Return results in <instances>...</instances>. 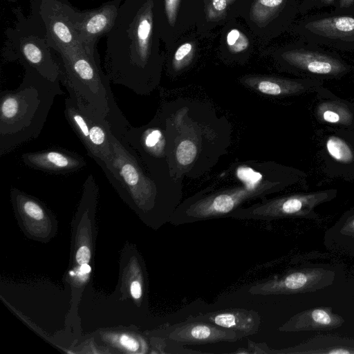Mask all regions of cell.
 <instances>
[{
	"label": "cell",
	"instance_id": "34",
	"mask_svg": "<svg viewBox=\"0 0 354 354\" xmlns=\"http://www.w3.org/2000/svg\"><path fill=\"white\" fill-rule=\"evenodd\" d=\"M170 1H171V0H170Z\"/></svg>",
	"mask_w": 354,
	"mask_h": 354
},
{
	"label": "cell",
	"instance_id": "19",
	"mask_svg": "<svg viewBox=\"0 0 354 354\" xmlns=\"http://www.w3.org/2000/svg\"><path fill=\"white\" fill-rule=\"evenodd\" d=\"M40 44L39 39H24L17 50V58L24 67L31 68L52 81H59V71L56 60L48 48Z\"/></svg>",
	"mask_w": 354,
	"mask_h": 354
},
{
	"label": "cell",
	"instance_id": "24",
	"mask_svg": "<svg viewBox=\"0 0 354 354\" xmlns=\"http://www.w3.org/2000/svg\"><path fill=\"white\" fill-rule=\"evenodd\" d=\"M120 343L126 348L131 351H137L140 346L138 342L134 338L125 335L120 337Z\"/></svg>",
	"mask_w": 354,
	"mask_h": 354
},
{
	"label": "cell",
	"instance_id": "6",
	"mask_svg": "<svg viewBox=\"0 0 354 354\" xmlns=\"http://www.w3.org/2000/svg\"><path fill=\"white\" fill-rule=\"evenodd\" d=\"M337 190L328 189L307 193H295L263 198L261 201L247 207H239L228 217L241 220L272 221L281 218L317 220L319 215L315 208L335 199Z\"/></svg>",
	"mask_w": 354,
	"mask_h": 354
},
{
	"label": "cell",
	"instance_id": "18",
	"mask_svg": "<svg viewBox=\"0 0 354 354\" xmlns=\"http://www.w3.org/2000/svg\"><path fill=\"white\" fill-rule=\"evenodd\" d=\"M118 6H106L79 15L74 13V26L84 46L94 47L96 39L107 33L114 22Z\"/></svg>",
	"mask_w": 354,
	"mask_h": 354
},
{
	"label": "cell",
	"instance_id": "31",
	"mask_svg": "<svg viewBox=\"0 0 354 354\" xmlns=\"http://www.w3.org/2000/svg\"><path fill=\"white\" fill-rule=\"evenodd\" d=\"M80 271L82 273H88L91 271V268L87 263L81 265Z\"/></svg>",
	"mask_w": 354,
	"mask_h": 354
},
{
	"label": "cell",
	"instance_id": "25",
	"mask_svg": "<svg viewBox=\"0 0 354 354\" xmlns=\"http://www.w3.org/2000/svg\"><path fill=\"white\" fill-rule=\"evenodd\" d=\"M192 50V45L189 43L183 44L177 50L175 54V59L177 61L183 59Z\"/></svg>",
	"mask_w": 354,
	"mask_h": 354
},
{
	"label": "cell",
	"instance_id": "21",
	"mask_svg": "<svg viewBox=\"0 0 354 354\" xmlns=\"http://www.w3.org/2000/svg\"><path fill=\"white\" fill-rule=\"evenodd\" d=\"M324 244L330 250L354 257V208L344 212L326 230Z\"/></svg>",
	"mask_w": 354,
	"mask_h": 354
},
{
	"label": "cell",
	"instance_id": "9",
	"mask_svg": "<svg viewBox=\"0 0 354 354\" xmlns=\"http://www.w3.org/2000/svg\"><path fill=\"white\" fill-rule=\"evenodd\" d=\"M319 153L326 176L354 181V129H326L322 135Z\"/></svg>",
	"mask_w": 354,
	"mask_h": 354
},
{
	"label": "cell",
	"instance_id": "14",
	"mask_svg": "<svg viewBox=\"0 0 354 354\" xmlns=\"http://www.w3.org/2000/svg\"><path fill=\"white\" fill-rule=\"evenodd\" d=\"M254 350L257 354H354V338L321 335L281 349L255 342Z\"/></svg>",
	"mask_w": 354,
	"mask_h": 354
},
{
	"label": "cell",
	"instance_id": "33",
	"mask_svg": "<svg viewBox=\"0 0 354 354\" xmlns=\"http://www.w3.org/2000/svg\"><path fill=\"white\" fill-rule=\"evenodd\" d=\"M326 1H333V0H326Z\"/></svg>",
	"mask_w": 354,
	"mask_h": 354
},
{
	"label": "cell",
	"instance_id": "13",
	"mask_svg": "<svg viewBox=\"0 0 354 354\" xmlns=\"http://www.w3.org/2000/svg\"><path fill=\"white\" fill-rule=\"evenodd\" d=\"M21 160L26 166L52 174H67L86 166V160L79 153L59 147L27 152Z\"/></svg>",
	"mask_w": 354,
	"mask_h": 354
},
{
	"label": "cell",
	"instance_id": "20",
	"mask_svg": "<svg viewBox=\"0 0 354 354\" xmlns=\"http://www.w3.org/2000/svg\"><path fill=\"white\" fill-rule=\"evenodd\" d=\"M248 85L261 93L274 97H288L316 93L323 86V82L305 79H263L249 80Z\"/></svg>",
	"mask_w": 354,
	"mask_h": 354
},
{
	"label": "cell",
	"instance_id": "32",
	"mask_svg": "<svg viewBox=\"0 0 354 354\" xmlns=\"http://www.w3.org/2000/svg\"><path fill=\"white\" fill-rule=\"evenodd\" d=\"M234 353H239V354H242V353H247V354H250V352L248 351V348H239L236 351L234 352Z\"/></svg>",
	"mask_w": 354,
	"mask_h": 354
},
{
	"label": "cell",
	"instance_id": "1",
	"mask_svg": "<svg viewBox=\"0 0 354 354\" xmlns=\"http://www.w3.org/2000/svg\"><path fill=\"white\" fill-rule=\"evenodd\" d=\"M236 184L202 191L180 203L169 222L172 225L228 217L246 201L304 183L302 170L273 162L236 165L230 169Z\"/></svg>",
	"mask_w": 354,
	"mask_h": 354
},
{
	"label": "cell",
	"instance_id": "11",
	"mask_svg": "<svg viewBox=\"0 0 354 354\" xmlns=\"http://www.w3.org/2000/svg\"><path fill=\"white\" fill-rule=\"evenodd\" d=\"M51 1L41 10L48 44L59 54L83 46L75 29L73 10L70 11L66 6Z\"/></svg>",
	"mask_w": 354,
	"mask_h": 354
},
{
	"label": "cell",
	"instance_id": "2",
	"mask_svg": "<svg viewBox=\"0 0 354 354\" xmlns=\"http://www.w3.org/2000/svg\"><path fill=\"white\" fill-rule=\"evenodd\" d=\"M185 103L181 108H171L169 104H163L157 112L162 122L167 142V164L172 179L180 183V178L188 175L192 170L205 171V160H210L214 156L223 153L226 147L225 129L218 131V118H205V108L196 106V103Z\"/></svg>",
	"mask_w": 354,
	"mask_h": 354
},
{
	"label": "cell",
	"instance_id": "5",
	"mask_svg": "<svg viewBox=\"0 0 354 354\" xmlns=\"http://www.w3.org/2000/svg\"><path fill=\"white\" fill-rule=\"evenodd\" d=\"M111 144V158L101 167L109 183L138 205L158 212L163 223L169 222L180 204V187L153 175L122 136L113 130Z\"/></svg>",
	"mask_w": 354,
	"mask_h": 354
},
{
	"label": "cell",
	"instance_id": "7",
	"mask_svg": "<svg viewBox=\"0 0 354 354\" xmlns=\"http://www.w3.org/2000/svg\"><path fill=\"white\" fill-rule=\"evenodd\" d=\"M65 100L64 115L85 147L88 155L101 167L111 158L109 121L73 93Z\"/></svg>",
	"mask_w": 354,
	"mask_h": 354
},
{
	"label": "cell",
	"instance_id": "3",
	"mask_svg": "<svg viewBox=\"0 0 354 354\" xmlns=\"http://www.w3.org/2000/svg\"><path fill=\"white\" fill-rule=\"evenodd\" d=\"M25 68L19 86L0 94V156L37 138L57 95L60 81H52L37 71Z\"/></svg>",
	"mask_w": 354,
	"mask_h": 354
},
{
	"label": "cell",
	"instance_id": "27",
	"mask_svg": "<svg viewBox=\"0 0 354 354\" xmlns=\"http://www.w3.org/2000/svg\"><path fill=\"white\" fill-rule=\"evenodd\" d=\"M240 36V32L236 29L232 30L227 35V41L229 46H233Z\"/></svg>",
	"mask_w": 354,
	"mask_h": 354
},
{
	"label": "cell",
	"instance_id": "12",
	"mask_svg": "<svg viewBox=\"0 0 354 354\" xmlns=\"http://www.w3.org/2000/svg\"><path fill=\"white\" fill-rule=\"evenodd\" d=\"M286 59L295 69L313 80L339 78L349 71L348 66L339 59L310 50L289 53Z\"/></svg>",
	"mask_w": 354,
	"mask_h": 354
},
{
	"label": "cell",
	"instance_id": "16",
	"mask_svg": "<svg viewBox=\"0 0 354 354\" xmlns=\"http://www.w3.org/2000/svg\"><path fill=\"white\" fill-rule=\"evenodd\" d=\"M186 319L203 321L232 330L242 338L257 333L261 322L257 311L241 308L199 313Z\"/></svg>",
	"mask_w": 354,
	"mask_h": 354
},
{
	"label": "cell",
	"instance_id": "23",
	"mask_svg": "<svg viewBox=\"0 0 354 354\" xmlns=\"http://www.w3.org/2000/svg\"><path fill=\"white\" fill-rule=\"evenodd\" d=\"M91 257V252L88 247L82 246L79 248L76 254V260L80 265L87 263Z\"/></svg>",
	"mask_w": 354,
	"mask_h": 354
},
{
	"label": "cell",
	"instance_id": "22",
	"mask_svg": "<svg viewBox=\"0 0 354 354\" xmlns=\"http://www.w3.org/2000/svg\"><path fill=\"white\" fill-rule=\"evenodd\" d=\"M312 32L333 39L354 40V18L350 17H331L307 24Z\"/></svg>",
	"mask_w": 354,
	"mask_h": 354
},
{
	"label": "cell",
	"instance_id": "26",
	"mask_svg": "<svg viewBox=\"0 0 354 354\" xmlns=\"http://www.w3.org/2000/svg\"><path fill=\"white\" fill-rule=\"evenodd\" d=\"M131 294L134 299H140L142 296V287L139 281H134L131 284Z\"/></svg>",
	"mask_w": 354,
	"mask_h": 354
},
{
	"label": "cell",
	"instance_id": "4",
	"mask_svg": "<svg viewBox=\"0 0 354 354\" xmlns=\"http://www.w3.org/2000/svg\"><path fill=\"white\" fill-rule=\"evenodd\" d=\"M133 10L132 0H124L118 6L113 26L107 32L104 68L112 83L144 95L149 94L158 83L149 69L144 47L151 25L145 16L137 18Z\"/></svg>",
	"mask_w": 354,
	"mask_h": 354
},
{
	"label": "cell",
	"instance_id": "28",
	"mask_svg": "<svg viewBox=\"0 0 354 354\" xmlns=\"http://www.w3.org/2000/svg\"><path fill=\"white\" fill-rule=\"evenodd\" d=\"M260 3L266 6L275 7L279 6L283 0H259Z\"/></svg>",
	"mask_w": 354,
	"mask_h": 354
},
{
	"label": "cell",
	"instance_id": "8",
	"mask_svg": "<svg viewBox=\"0 0 354 354\" xmlns=\"http://www.w3.org/2000/svg\"><path fill=\"white\" fill-rule=\"evenodd\" d=\"M336 277L337 272L331 266L308 265L259 281L248 292L263 296L313 292L331 286Z\"/></svg>",
	"mask_w": 354,
	"mask_h": 354
},
{
	"label": "cell",
	"instance_id": "10",
	"mask_svg": "<svg viewBox=\"0 0 354 354\" xmlns=\"http://www.w3.org/2000/svg\"><path fill=\"white\" fill-rule=\"evenodd\" d=\"M163 338L183 345H200L219 342H235L242 337L237 333L215 324L186 319L168 324L160 332Z\"/></svg>",
	"mask_w": 354,
	"mask_h": 354
},
{
	"label": "cell",
	"instance_id": "15",
	"mask_svg": "<svg viewBox=\"0 0 354 354\" xmlns=\"http://www.w3.org/2000/svg\"><path fill=\"white\" fill-rule=\"evenodd\" d=\"M315 119L334 128L354 129V103L334 95L323 86L316 92Z\"/></svg>",
	"mask_w": 354,
	"mask_h": 354
},
{
	"label": "cell",
	"instance_id": "17",
	"mask_svg": "<svg viewBox=\"0 0 354 354\" xmlns=\"http://www.w3.org/2000/svg\"><path fill=\"white\" fill-rule=\"evenodd\" d=\"M344 323V318L330 308L318 307L294 315L278 330L281 332L328 330L337 328Z\"/></svg>",
	"mask_w": 354,
	"mask_h": 354
},
{
	"label": "cell",
	"instance_id": "30",
	"mask_svg": "<svg viewBox=\"0 0 354 354\" xmlns=\"http://www.w3.org/2000/svg\"><path fill=\"white\" fill-rule=\"evenodd\" d=\"M354 3V0H340V6L343 8L349 7Z\"/></svg>",
	"mask_w": 354,
	"mask_h": 354
},
{
	"label": "cell",
	"instance_id": "29",
	"mask_svg": "<svg viewBox=\"0 0 354 354\" xmlns=\"http://www.w3.org/2000/svg\"><path fill=\"white\" fill-rule=\"evenodd\" d=\"M212 3L217 10H223L226 7V0H213Z\"/></svg>",
	"mask_w": 354,
	"mask_h": 354
}]
</instances>
